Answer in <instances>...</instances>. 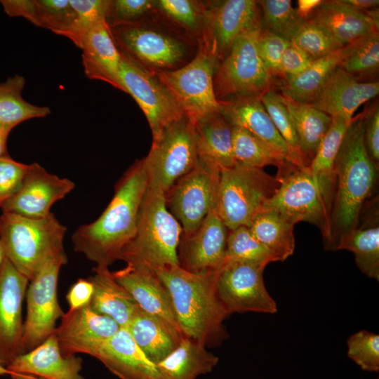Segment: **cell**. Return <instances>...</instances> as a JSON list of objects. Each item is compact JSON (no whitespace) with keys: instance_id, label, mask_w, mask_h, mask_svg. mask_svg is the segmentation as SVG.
<instances>
[{"instance_id":"db71d44e","label":"cell","mask_w":379,"mask_h":379,"mask_svg":"<svg viewBox=\"0 0 379 379\" xmlns=\"http://www.w3.org/2000/svg\"><path fill=\"white\" fill-rule=\"evenodd\" d=\"M93 293V286L89 279H79L66 295L68 311H74L88 305Z\"/></svg>"},{"instance_id":"f546056e","label":"cell","mask_w":379,"mask_h":379,"mask_svg":"<svg viewBox=\"0 0 379 379\" xmlns=\"http://www.w3.org/2000/svg\"><path fill=\"white\" fill-rule=\"evenodd\" d=\"M109 266L96 265L89 278L93 286L90 307L127 328L139 308L130 293L115 279Z\"/></svg>"},{"instance_id":"b9f144b4","label":"cell","mask_w":379,"mask_h":379,"mask_svg":"<svg viewBox=\"0 0 379 379\" xmlns=\"http://www.w3.org/2000/svg\"><path fill=\"white\" fill-rule=\"evenodd\" d=\"M72 15L66 29L62 33L79 48L86 34L98 22L106 20L110 1L69 0Z\"/></svg>"},{"instance_id":"f907efd6","label":"cell","mask_w":379,"mask_h":379,"mask_svg":"<svg viewBox=\"0 0 379 379\" xmlns=\"http://www.w3.org/2000/svg\"><path fill=\"white\" fill-rule=\"evenodd\" d=\"M29 167L9 155L0 158V208L20 190Z\"/></svg>"},{"instance_id":"2e32d148","label":"cell","mask_w":379,"mask_h":379,"mask_svg":"<svg viewBox=\"0 0 379 379\" xmlns=\"http://www.w3.org/2000/svg\"><path fill=\"white\" fill-rule=\"evenodd\" d=\"M261 21L258 1L225 0L206 6L199 46L218 63L230 51L237 37Z\"/></svg>"},{"instance_id":"ee69618b","label":"cell","mask_w":379,"mask_h":379,"mask_svg":"<svg viewBox=\"0 0 379 379\" xmlns=\"http://www.w3.org/2000/svg\"><path fill=\"white\" fill-rule=\"evenodd\" d=\"M290 41L314 60L342 48L321 25L310 18L305 19Z\"/></svg>"},{"instance_id":"9a60e30c","label":"cell","mask_w":379,"mask_h":379,"mask_svg":"<svg viewBox=\"0 0 379 379\" xmlns=\"http://www.w3.org/2000/svg\"><path fill=\"white\" fill-rule=\"evenodd\" d=\"M264 268L238 260H225L215 279L216 293L229 315L253 312L274 314L275 300L264 282Z\"/></svg>"},{"instance_id":"6125c7cd","label":"cell","mask_w":379,"mask_h":379,"mask_svg":"<svg viewBox=\"0 0 379 379\" xmlns=\"http://www.w3.org/2000/svg\"><path fill=\"white\" fill-rule=\"evenodd\" d=\"M4 258H5V255H4V251H3L1 245V242H0V268H1V266L2 265V262H3L4 260Z\"/></svg>"},{"instance_id":"8fae6325","label":"cell","mask_w":379,"mask_h":379,"mask_svg":"<svg viewBox=\"0 0 379 379\" xmlns=\"http://www.w3.org/2000/svg\"><path fill=\"white\" fill-rule=\"evenodd\" d=\"M109 29L119 50L150 71L177 69L187 55V46L183 40L149 26L142 20L111 26Z\"/></svg>"},{"instance_id":"8992f818","label":"cell","mask_w":379,"mask_h":379,"mask_svg":"<svg viewBox=\"0 0 379 379\" xmlns=\"http://www.w3.org/2000/svg\"><path fill=\"white\" fill-rule=\"evenodd\" d=\"M261 21L241 34L228 55L218 63L213 77L218 100L239 95L260 96L275 89L278 81L270 74L258 48Z\"/></svg>"},{"instance_id":"f5cc1de1","label":"cell","mask_w":379,"mask_h":379,"mask_svg":"<svg viewBox=\"0 0 379 379\" xmlns=\"http://www.w3.org/2000/svg\"><path fill=\"white\" fill-rule=\"evenodd\" d=\"M313 61L309 55L290 42L281 60L279 82L300 74L307 69Z\"/></svg>"},{"instance_id":"5b68a950","label":"cell","mask_w":379,"mask_h":379,"mask_svg":"<svg viewBox=\"0 0 379 379\" xmlns=\"http://www.w3.org/2000/svg\"><path fill=\"white\" fill-rule=\"evenodd\" d=\"M66 230L52 213L41 218L8 212L0 215V242L5 258L29 281L48 260L65 252Z\"/></svg>"},{"instance_id":"8d00e7d4","label":"cell","mask_w":379,"mask_h":379,"mask_svg":"<svg viewBox=\"0 0 379 379\" xmlns=\"http://www.w3.org/2000/svg\"><path fill=\"white\" fill-rule=\"evenodd\" d=\"M25 83V78L20 75L0 83V127L9 132L23 121L51 114L48 107L31 104L22 98Z\"/></svg>"},{"instance_id":"83f0119b","label":"cell","mask_w":379,"mask_h":379,"mask_svg":"<svg viewBox=\"0 0 379 379\" xmlns=\"http://www.w3.org/2000/svg\"><path fill=\"white\" fill-rule=\"evenodd\" d=\"M127 328L135 343L148 359L157 364L180 344L182 333L164 319L140 307Z\"/></svg>"},{"instance_id":"603a6c76","label":"cell","mask_w":379,"mask_h":379,"mask_svg":"<svg viewBox=\"0 0 379 379\" xmlns=\"http://www.w3.org/2000/svg\"><path fill=\"white\" fill-rule=\"evenodd\" d=\"M112 274L142 310L164 319L180 331L169 293L153 270L127 265Z\"/></svg>"},{"instance_id":"7bdbcfd3","label":"cell","mask_w":379,"mask_h":379,"mask_svg":"<svg viewBox=\"0 0 379 379\" xmlns=\"http://www.w3.org/2000/svg\"><path fill=\"white\" fill-rule=\"evenodd\" d=\"M258 4L262 27L288 41L305 20L291 0H261Z\"/></svg>"},{"instance_id":"9f6ffc18","label":"cell","mask_w":379,"mask_h":379,"mask_svg":"<svg viewBox=\"0 0 379 379\" xmlns=\"http://www.w3.org/2000/svg\"><path fill=\"white\" fill-rule=\"evenodd\" d=\"M345 4L362 12L378 8V0H341Z\"/></svg>"},{"instance_id":"c3c4849f","label":"cell","mask_w":379,"mask_h":379,"mask_svg":"<svg viewBox=\"0 0 379 379\" xmlns=\"http://www.w3.org/2000/svg\"><path fill=\"white\" fill-rule=\"evenodd\" d=\"M156 6L151 0L110 1L106 21L109 27L133 23L142 20Z\"/></svg>"},{"instance_id":"ba28073f","label":"cell","mask_w":379,"mask_h":379,"mask_svg":"<svg viewBox=\"0 0 379 379\" xmlns=\"http://www.w3.org/2000/svg\"><path fill=\"white\" fill-rule=\"evenodd\" d=\"M279 187L262 210L277 213L292 225L303 221L317 226L326 241L330 215L310 168H301L286 160L275 176Z\"/></svg>"},{"instance_id":"4dcf8cb0","label":"cell","mask_w":379,"mask_h":379,"mask_svg":"<svg viewBox=\"0 0 379 379\" xmlns=\"http://www.w3.org/2000/svg\"><path fill=\"white\" fill-rule=\"evenodd\" d=\"M375 200V199H374ZM377 201L368 202L361 224L347 233L338 243L337 251L353 253L359 270L369 278L379 280V221Z\"/></svg>"},{"instance_id":"277c9868","label":"cell","mask_w":379,"mask_h":379,"mask_svg":"<svg viewBox=\"0 0 379 379\" xmlns=\"http://www.w3.org/2000/svg\"><path fill=\"white\" fill-rule=\"evenodd\" d=\"M182 230L167 208L165 194L147 187L142 200L135 234L119 260L152 270L179 265L178 249Z\"/></svg>"},{"instance_id":"be15d7a7","label":"cell","mask_w":379,"mask_h":379,"mask_svg":"<svg viewBox=\"0 0 379 379\" xmlns=\"http://www.w3.org/2000/svg\"><path fill=\"white\" fill-rule=\"evenodd\" d=\"M376 379H378V378H376Z\"/></svg>"},{"instance_id":"6da1fadb","label":"cell","mask_w":379,"mask_h":379,"mask_svg":"<svg viewBox=\"0 0 379 379\" xmlns=\"http://www.w3.org/2000/svg\"><path fill=\"white\" fill-rule=\"evenodd\" d=\"M147 188L142 160L136 161L114 187V196L93 222L81 225L73 233L74 250L96 265L109 266L133 237L140 204Z\"/></svg>"},{"instance_id":"44dd1931","label":"cell","mask_w":379,"mask_h":379,"mask_svg":"<svg viewBox=\"0 0 379 379\" xmlns=\"http://www.w3.org/2000/svg\"><path fill=\"white\" fill-rule=\"evenodd\" d=\"M378 80L361 82L338 67L324 82L312 105L331 119L351 121L355 111L376 97Z\"/></svg>"},{"instance_id":"d590c367","label":"cell","mask_w":379,"mask_h":379,"mask_svg":"<svg viewBox=\"0 0 379 379\" xmlns=\"http://www.w3.org/2000/svg\"><path fill=\"white\" fill-rule=\"evenodd\" d=\"M293 227L277 213L262 210L253 218L248 228L277 261H284L294 252Z\"/></svg>"},{"instance_id":"836d02e7","label":"cell","mask_w":379,"mask_h":379,"mask_svg":"<svg viewBox=\"0 0 379 379\" xmlns=\"http://www.w3.org/2000/svg\"><path fill=\"white\" fill-rule=\"evenodd\" d=\"M347 52L345 46L315 60L300 74L281 81L277 88L279 93L293 100L312 104L332 72L336 69Z\"/></svg>"},{"instance_id":"484cf974","label":"cell","mask_w":379,"mask_h":379,"mask_svg":"<svg viewBox=\"0 0 379 379\" xmlns=\"http://www.w3.org/2000/svg\"><path fill=\"white\" fill-rule=\"evenodd\" d=\"M219 101L221 113L232 126L242 128L253 133L279 151L289 161L288 146L274 126L259 96L239 95Z\"/></svg>"},{"instance_id":"816d5d0a","label":"cell","mask_w":379,"mask_h":379,"mask_svg":"<svg viewBox=\"0 0 379 379\" xmlns=\"http://www.w3.org/2000/svg\"><path fill=\"white\" fill-rule=\"evenodd\" d=\"M364 112V138L368 154L379 170V106L374 101Z\"/></svg>"},{"instance_id":"30bf717a","label":"cell","mask_w":379,"mask_h":379,"mask_svg":"<svg viewBox=\"0 0 379 379\" xmlns=\"http://www.w3.org/2000/svg\"><path fill=\"white\" fill-rule=\"evenodd\" d=\"M218 62L199 46L189 62L177 69L155 72L184 114L192 121L221 110L213 86Z\"/></svg>"},{"instance_id":"ffe728a7","label":"cell","mask_w":379,"mask_h":379,"mask_svg":"<svg viewBox=\"0 0 379 379\" xmlns=\"http://www.w3.org/2000/svg\"><path fill=\"white\" fill-rule=\"evenodd\" d=\"M119 328L115 321L94 312L88 305L65 313L55 332L64 355L82 353L93 356L100 345Z\"/></svg>"},{"instance_id":"7dc6e473","label":"cell","mask_w":379,"mask_h":379,"mask_svg":"<svg viewBox=\"0 0 379 379\" xmlns=\"http://www.w3.org/2000/svg\"><path fill=\"white\" fill-rule=\"evenodd\" d=\"M37 25L61 35L68 27L72 8L69 0H35Z\"/></svg>"},{"instance_id":"9c48e42d","label":"cell","mask_w":379,"mask_h":379,"mask_svg":"<svg viewBox=\"0 0 379 379\" xmlns=\"http://www.w3.org/2000/svg\"><path fill=\"white\" fill-rule=\"evenodd\" d=\"M142 160L147 187L165 194L199 161L194 121L185 114L166 127Z\"/></svg>"},{"instance_id":"cb8c5ba5","label":"cell","mask_w":379,"mask_h":379,"mask_svg":"<svg viewBox=\"0 0 379 379\" xmlns=\"http://www.w3.org/2000/svg\"><path fill=\"white\" fill-rule=\"evenodd\" d=\"M6 368L11 373L45 379H85L80 373L82 359L62 353L55 331L32 350L17 356Z\"/></svg>"},{"instance_id":"6f0895ef","label":"cell","mask_w":379,"mask_h":379,"mask_svg":"<svg viewBox=\"0 0 379 379\" xmlns=\"http://www.w3.org/2000/svg\"><path fill=\"white\" fill-rule=\"evenodd\" d=\"M321 1V0H298L296 10L302 18L306 19Z\"/></svg>"},{"instance_id":"680465c9","label":"cell","mask_w":379,"mask_h":379,"mask_svg":"<svg viewBox=\"0 0 379 379\" xmlns=\"http://www.w3.org/2000/svg\"><path fill=\"white\" fill-rule=\"evenodd\" d=\"M10 132L0 127V158L8 156L7 140Z\"/></svg>"},{"instance_id":"7402d4cb","label":"cell","mask_w":379,"mask_h":379,"mask_svg":"<svg viewBox=\"0 0 379 379\" xmlns=\"http://www.w3.org/2000/svg\"><path fill=\"white\" fill-rule=\"evenodd\" d=\"M92 357L121 379H162L156 365L138 346L127 328L120 327Z\"/></svg>"},{"instance_id":"3957f363","label":"cell","mask_w":379,"mask_h":379,"mask_svg":"<svg viewBox=\"0 0 379 379\" xmlns=\"http://www.w3.org/2000/svg\"><path fill=\"white\" fill-rule=\"evenodd\" d=\"M166 288L184 337L218 347L228 337L224 321L229 314L216 293L218 271L193 273L179 265L153 269Z\"/></svg>"},{"instance_id":"52a82bcc","label":"cell","mask_w":379,"mask_h":379,"mask_svg":"<svg viewBox=\"0 0 379 379\" xmlns=\"http://www.w3.org/2000/svg\"><path fill=\"white\" fill-rule=\"evenodd\" d=\"M279 185L263 168L235 164L220 171L215 211L230 230L249 227Z\"/></svg>"},{"instance_id":"7c38bea8","label":"cell","mask_w":379,"mask_h":379,"mask_svg":"<svg viewBox=\"0 0 379 379\" xmlns=\"http://www.w3.org/2000/svg\"><path fill=\"white\" fill-rule=\"evenodd\" d=\"M67 262L65 252L51 258L29 281L25 295L22 353L32 350L53 334L56 321L65 314L58 302L57 288L60 269Z\"/></svg>"},{"instance_id":"ac0fdd59","label":"cell","mask_w":379,"mask_h":379,"mask_svg":"<svg viewBox=\"0 0 379 379\" xmlns=\"http://www.w3.org/2000/svg\"><path fill=\"white\" fill-rule=\"evenodd\" d=\"M229 230L215 209L211 210L194 232L182 233L179 265L193 273L218 271L225 262Z\"/></svg>"},{"instance_id":"4316f807","label":"cell","mask_w":379,"mask_h":379,"mask_svg":"<svg viewBox=\"0 0 379 379\" xmlns=\"http://www.w3.org/2000/svg\"><path fill=\"white\" fill-rule=\"evenodd\" d=\"M307 18L321 25L340 47L378 32L379 28L366 13L341 0L322 1Z\"/></svg>"},{"instance_id":"bcb514c9","label":"cell","mask_w":379,"mask_h":379,"mask_svg":"<svg viewBox=\"0 0 379 379\" xmlns=\"http://www.w3.org/2000/svg\"><path fill=\"white\" fill-rule=\"evenodd\" d=\"M347 357L362 370L379 371V335L361 330L349 337L347 341Z\"/></svg>"},{"instance_id":"e0dca14e","label":"cell","mask_w":379,"mask_h":379,"mask_svg":"<svg viewBox=\"0 0 379 379\" xmlns=\"http://www.w3.org/2000/svg\"><path fill=\"white\" fill-rule=\"evenodd\" d=\"M29 283L5 258L0 268V361L6 366L22 354V302Z\"/></svg>"},{"instance_id":"f1b7e54d","label":"cell","mask_w":379,"mask_h":379,"mask_svg":"<svg viewBox=\"0 0 379 379\" xmlns=\"http://www.w3.org/2000/svg\"><path fill=\"white\" fill-rule=\"evenodd\" d=\"M199 159L220 171L235 164L232 126L221 113L206 115L194 121Z\"/></svg>"},{"instance_id":"1f68e13d","label":"cell","mask_w":379,"mask_h":379,"mask_svg":"<svg viewBox=\"0 0 379 379\" xmlns=\"http://www.w3.org/2000/svg\"><path fill=\"white\" fill-rule=\"evenodd\" d=\"M218 361L204 344L183 337L178 346L155 365L162 379H196L211 372Z\"/></svg>"},{"instance_id":"f35d334b","label":"cell","mask_w":379,"mask_h":379,"mask_svg":"<svg viewBox=\"0 0 379 379\" xmlns=\"http://www.w3.org/2000/svg\"><path fill=\"white\" fill-rule=\"evenodd\" d=\"M232 151L235 164L263 168L268 165L281 166L286 156L253 133L232 126Z\"/></svg>"},{"instance_id":"f6af8a7d","label":"cell","mask_w":379,"mask_h":379,"mask_svg":"<svg viewBox=\"0 0 379 379\" xmlns=\"http://www.w3.org/2000/svg\"><path fill=\"white\" fill-rule=\"evenodd\" d=\"M158 8L168 18L189 32L201 34L206 6L192 0H159Z\"/></svg>"},{"instance_id":"d6986e66","label":"cell","mask_w":379,"mask_h":379,"mask_svg":"<svg viewBox=\"0 0 379 379\" xmlns=\"http://www.w3.org/2000/svg\"><path fill=\"white\" fill-rule=\"evenodd\" d=\"M74 187L71 180L50 173L40 164L33 162L20 190L1 208L2 212L26 218H44L51 213V206Z\"/></svg>"},{"instance_id":"11a10c76","label":"cell","mask_w":379,"mask_h":379,"mask_svg":"<svg viewBox=\"0 0 379 379\" xmlns=\"http://www.w3.org/2000/svg\"><path fill=\"white\" fill-rule=\"evenodd\" d=\"M4 12L10 17H22L37 25L35 0H1Z\"/></svg>"},{"instance_id":"d6a6232c","label":"cell","mask_w":379,"mask_h":379,"mask_svg":"<svg viewBox=\"0 0 379 379\" xmlns=\"http://www.w3.org/2000/svg\"><path fill=\"white\" fill-rule=\"evenodd\" d=\"M351 121L332 119L331 124L309 166L329 215L336 184L335 159Z\"/></svg>"},{"instance_id":"91938a15","label":"cell","mask_w":379,"mask_h":379,"mask_svg":"<svg viewBox=\"0 0 379 379\" xmlns=\"http://www.w3.org/2000/svg\"><path fill=\"white\" fill-rule=\"evenodd\" d=\"M9 376H11V379H45L31 374L18 373H11Z\"/></svg>"},{"instance_id":"5bb4252c","label":"cell","mask_w":379,"mask_h":379,"mask_svg":"<svg viewBox=\"0 0 379 379\" xmlns=\"http://www.w3.org/2000/svg\"><path fill=\"white\" fill-rule=\"evenodd\" d=\"M121 53L119 76L125 93L133 98L143 112L154 139L185 114L155 72Z\"/></svg>"},{"instance_id":"4fadbf2b","label":"cell","mask_w":379,"mask_h":379,"mask_svg":"<svg viewBox=\"0 0 379 379\" xmlns=\"http://www.w3.org/2000/svg\"><path fill=\"white\" fill-rule=\"evenodd\" d=\"M220 171L199 159L197 164L165 193L167 208L182 234L194 232L215 209Z\"/></svg>"},{"instance_id":"7a4b0ae2","label":"cell","mask_w":379,"mask_h":379,"mask_svg":"<svg viewBox=\"0 0 379 379\" xmlns=\"http://www.w3.org/2000/svg\"><path fill=\"white\" fill-rule=\"evenodd\" d=\"M335 190L325 249L338 243L359 224L361 212L376 184L378 169L371 161L364 138V112L353 117L335 159Z\"/></svg>"},{"instance_id":"ab89813d","label":"cell","mask_w":379,"mask_h":379,"mask_svg":"<svg viewBox=\"0 0 379 379\" xmlns=\"http://www.w3.org/2000/svg\"><path fill=\"white\" fill-rule=\"evenodd\" d=\"M260 99L279 133L286 143L289 161L298 167H309L310 161L301 150L292 119L281 94L271 89L260 96Z\"/></svg>"},{"instance_id":"94428289","label":"cell","mask_w":379,"mask_h":379,"mask_svg":"<svg viewBox=\"0 0 379 379\" xmlns=\"http://www.w3.org/2000/svg\"><path fill=\"white\" fill-rule=\"evenodd\" d=\"M11 372H10L6 366L0 361V375H10Z\"/></svg>"},{"instance_id":"e575fe53","label":"cell","mask_w":379,"mask_h":379,"mask_svg":"<svg viewBox=\"0 0 379 379\" xmlns=\"http://www.w3.org/2000/svg\"><path fill=\"white\" fill-rule=\"evenodd\" d=\"M281 98L292 119L301 150L311 162L331 124L332 119L312 104L295 101L283 95Z\"/></svg>"},{"instance_id":"d4e9b609","label":"cell","mask_w":379,"mask_h":379,"mask_svg":"<svg viewBox=\"0 0 379 379\" xmlns=\"http://www.w3.org/2000/svg\"><path fill=\"white\" fill-rule=\"evenodd\" d=\"M86 76L100 80L125 92L119 76L121 53L106 20L95 25L84 36L81 46Z\"/></svg>"},{"instance_id":"74e56055","label":"cell","mask_w":379,"mask_h":379,"mask_svg":"<svg viewBox=\"0 0 379 379\" xmlns=\"http://www.w3.org/2000/svg\"><path fill=\"white\" fill-rule=\"evenodd\" d=\"M338 67L361 82L374 81L379 72V32H373L346 45Z\"/></svg>"},{"instance_id":"681fc988","label":"cell","mask_w":379,"mask_h":379,"mask_svg":"<svg viewBox=\"0 0 379 379\" xmlns=\"http://www.w3.org/2000/svg\"><path fill=\"white\" fill-rule=\"evenodd\" d=\"M290 41L262 27L258 48L260 58L270 74L279 82L280 62Z\"/></svg>"},{"instance_id":"60d3db41","label":"cell","mask_w":379,"mask_h":379,"mask_svg":"<svg viewBox=\"0 0 379 379\" xmlns=\"http://www.w3.org/2000/svg\"><path fill=\"white\" fill-rule=\"evenodd\" d=\"M225 260L248 262L262 268L277 261L274 255L252 234L248 227L229 230Z\"/></svg>"}]
</instances>
